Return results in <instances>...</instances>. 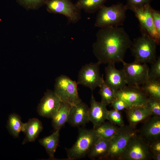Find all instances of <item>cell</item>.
Segmentation results:
<instances>
[{
    "label": "cell",
    "mask_w": 160,
    "mask_h": 160,
    "mask_svg": "<svg viewBox=\"0 0 160 160\" xmlns=\"http://www.w3.org/2000/svg\"><path fill=\"white\" fill-rule=\"evenodd\" d=\"M93 44V52L101 64L121 62L132 41L124 28L120 26L100 28Z\"/></svg>",
    "instance_id": "cell-1"
},
{
    "label": "cell",
    "mask_w": 160,
    "mask_h": 160,
    "mask_svg": "<svg viewBox=\"0 0 160 160\" xmlns=\"http://www.w3.org/2000/svg\"><path fill=\"white\" fill-rule=\"evenodd\" d=\"M128 9L126 4L122 3L109 7L104 5L98 10L95 25L100 28L123 25Z\"/></svg>",
    "instance_id": "cell-2"
},
{
    "label": "cell",
    "mask_w": 160,
    "mask_h": 160,
    "mask_svg": "<svg viewBox=\"0 0 160 160\" xmlns=\"http://www.w3.org/2000/svg\"><path fill=\"white\" fill-rule=\"evenodd\" d=\"M157 45L151 37L142 33L141 36L134 39L129 49L134 61L141 63L151 64L157 59Z\"/></svg>",
    "instance_id": "cell-3"
},
{
    "label": "cell",
    "mask_w": 160,
    "mask_h": 160,
    "mask_svg": "<svg viewBox=\"0 0 160 160\" xmlns=\"http://www.w3.org/2000/svg\"><path fill=\"white\" fill-rule=\"evenodd\" d=\"M98 138L93 129L79 128L75 143L71 148L66 149L68 159L76 160L85 157Z\"/></svg>",
    "instance_id": "cell-4"
},
{
    "label": "cell",
    "mask_w": 160,
    "mask_h": 160,
    "mask_svg": "<svg viewBox=\"0 0 160 160\" xmlns=\"http://www.w3.org/2000/svg\"><path fill=\"white\" fill-rule=\"evenodd\" d=\"M149 143L137 134L130 139L119 160L151 159Z\"/></svg>",
    "instance_id": "cell-5"
},
{
    "label": "cell",
    "mask_w": 160,
    "mask_h": 160,
    "mask_svg": "<svg viewBox=\"0 0 160 160\" xmlns=\"http://www.w3.org/2000/svg\"><path fill=\"white\" fill-rule=\"evenodd\" d=\"M77 82L65 75H61L55 80L54 91L62 102L74 105L81 100L79 95Z\"/></svg>",
    "instance_id": "cell-6"
},
{
    "label": "cell",
    "mask_w": 160,
    "mask_h": 160,
    "mask_svg": "<svg viewBox=\"0 0 160 160\" xmlns=\"http://www.w3.org/2000/svg\"><path fill=\"white\" fill-rule=\"evenodd\" d=\"M137 133L135 128L129 125L119 127L116 133L109 140V159L119 160L129 141Z\"/></svg>",
    "instance_id": "cell-7"
},
{
    "label": "cell",
    "mask_w": 160,
    "mask_h": 160,
    "mask_svg": "<svg viewBox=\"0 0 160 160\" xmlns=\"http://www.w3.org/2000/svg\"><path fill=\"white\" fill-rule=\"evenodd\" d=\"M122 70L128 85L140 86L149 80V68L146 63H141L134 61L127 63L124 61Z\"/></svg>",
    "instance_id": "cell-8"
},
{
    "label": "cell",
    "mask_w": 160,
    "mask_h": 160,
    "mask_svg": "<svg viewBox=\"0 0 160 160\" xmlns=\"http://www.w3.org/2000/svg\"><path fill=\"white\" fill-rule=\"evenodd\" d=\"M45 4L48 12L62 15L71 23H76L81 18V10L71 0H48Z\"/></svg>",
    "instance_id": "cell-9"
},
{
    "label": "cell",
    "mask_w": 160,
    "mask_h": 160,
    "mask_svg": "<svg viewBox=\"0 0 160 160\" xmlns=\"http://www.w3.org/2000/svg\"><path fill=\"white\" fill-rule=\"evenodd\" d=\"M100 64L91 62L82 66L79 72L77 83L90 89L92 91L99 87L103 76L100 70Z\"/></svg>",
    "instance_id": "cell-10"
},
{
    "label": "cell",
    "mask_w": 160,
    "mask_h": 160,
    "mask_svg": "<svg viewBox=\"0 0 160 160\" xmlns=\"http://www.w3.org/2000/svg\"><path fill=\"white\" fill-rule=\"evenodd\" d=\"M151 7L148 4L139 8L134 9L133 11L138 20L142 33H145L151 37L157 45L160 43V35L154 26L151 9Z\"/></svg>",
    "instance_id": "cell-11"
},
{
    "label": "cell",
    "mask_w": 160,
    "mask_h": 160,
    "mask_svg": "<svg viewBox=\"0 0 160 160\" xmlns=\"http://www.w3.org/2000/svg\"><path fill=\"white\" fill-rule=\"evenodd\" d=\"M116 98L121 99L130 106H146L148 97L140 86L128 85L115 92Z\"/></svg>",
    "instance_id": "cell-12"
},
{
    "label": "cell",
    "mask_w": 160,
    "mask_h": 160,
    "mask_svg": "<svg viewBox=\"0 0 160 160\" xmlns=\"http://www.w3.org/2000/svg\"><path fill=\"white\" fill-rule=\"evenodd\" d=\"M61 102L54 91L47 90L38 105L37 112L41 116L52 119L58 110Z\"/></svg>",
    "instance_id": "cell-13"
},
{
    "label": "cell",
    "mask_w": 160,
    "mask_h": 160,
    "mask_svg": "<svg viewBox=\"0 0 160 160\" xmlns=\"http://www.w3.org/2000/svg\"><path fill=\"white\" fill-rule=\"evenodd\" d=\"M137 132L149 144L160 140V117L152 115L149 117Z\"/></svg>",
    "instance_id": "cell-14"
},
{
    "label": "cell",
    "mask_w": 160,
    "mask_h": 160,
    "mask_svg": "<svg viewBox=\"0 0 160 160\" xmlns=\"http://www.w3.org/2000/svg\"><path fill=\"white\" fill-rule=\"evenodd\" d=\"M114 63H110L105 68V84L115 92L124 88L127 83L123 70L117 69Z\"/></svg>",
    "instance_id": "cell-15"
},
{
    "label": "cell",
    "mask_w": 160,
    "mask_h": 160,
    "mask_svg": "<svg viewBox=\"0 0 160 160\" xmlns=\"http://www.w3.org/2000/svg\"><path fill=\"white\" fill-rule=\"evenodd\" d=\"M89 108L87 105L82 101L72 105L67 122L74 127L85 125L89 121Z\"/></svg>",
    "instance_id": "cell-16"
},
{
    "label": "cell",
    "mask_w": 160,
    "mask_h": 160,
    "mask_svg": "<svg viewBox=\"0 0 160 160\" xmlns=\"http://www.w3.org/2000/svg\"><path fill=\"white\" fill-rule=\"evenodd\" d=\"M90 104L89 110V121L92 123L93 129H94L107 119L108 110L106 105L95 100L93 94L91 95Z\"/></svg>",
    "instance_id": "cell-17"
},
{
    "label": "cell",
    "mask_w": 160,
    "mask_h": 160,
    "mask_svg": "<svg viewBox=\"0 0 160 160\" xmlns=\"http://www.w3.org/2000/svg\"><path fill=\"white\" fill-rule=\"evenodd\" d=\"M129 125L134 127L152 115L150 109L144 105H133L126 109Z\"/></svg>",
    "instance_id": "cell-18"
},
{
    "label": "cell",
    "mask_w": 160,
    "mask_h": 160,
    "mask_svg": "<svg viewBox=\"0 0 160 160\" xmlns=\"http://www.w3.org/2000/svg\"><path fill=\"white\" fill-rule=\"evenodd\" d=\"M43 129L41 121L36 118L29 119L27 122L23 123L22 131L25 136L22 144L34 142Z\"/></svg>",
    "instance_id": "cell-19"
},
{
    "label": "cell",
    "mask_w": 160,
    "mask_h": 160,
    "mask_svg": "<svg viewBox=\"0 0 160 160\" xmlns=\"http://www.w3.org/2000/svg\"><path fill=\"white\" fill-rule=\"evenodd\" d=\"M109 140L99 137L89 150L87 155L92 160L109 159Z\"/></svg>",
    "instance_id": "cell-20"
},
{
    "label": "cell",
    "mask_w": 160,
    "mask_h": 160,
    "mask_svg": "<svg viewBox=\"0 0 160 160\" xmlns=\"http://www.w3.org/2000/svg\"><path fill=\"white\" fill-rule=\"evenodd\" d=\"M59 131L54 130L51 135L39 140V143L44 148L51 160L55 159L54 154L59 143Z\"/></svg>",
    "instance_id": "cell-21"
},
{
    "label": "cell",
    "mask_w": 160,
    "mask_h": 160,
    "mask_svg": "<svg viewBox=\"0 0 160 160\" xmlns=\"http://www.w3.org/2000/svg\"><path fill=\"white\" fill-rule=\"evenodd\" d=\"M72 106L69 103L61 101L58 110L52 118V124L54 130H60L67 122Z\"/></svg>",
    "instance_id": "cell-22"
},
{
    "label": "cell",
    "mask_w": 160,
    "mask_h": 160,
    "mask_svg": "<svg viewBox=\"0 0 160 160\" xmlns=\"http://www.w3.org/2000/svg\"><path fill=\"white\" fill-rule=\"evenodd\" d=\"M119 127L110 122L105 121L97 127L93 129L97 136L109 140L117 132Z\"/></svg>",
    "instance_id": "cell-23"
},
{
    "label": "cell",
    "mask_w": 160,
    "mask_h": 160,
    "mask_svg": "<svg viewBox=\"0 0 160 160\" xmlns=\"http://www.w3.org/2000/svg\"><path fill=\"white\" fill-rule=\"evenodd\" d=\"M23 124L18 115L12 113L9 116L6 127L10 135L17 138L22 131Z\"/></svg>",
    "instance_id": "cell-24"
},
{
    "label": "cell",
    "mask_w": 160,
    "mask_h": 160,
    "mask_svg": "<svg viewBox=\"0 0 160 160\" xmlns=\"http://www.w3.org/2000/svg\"><path fill=\"white\" fill-rule=\"evenodd\" d=\"M107 0H78L75 4L80 9L89 13H94L103 5Z\"/></svg>",
    "instance_id": "cell-25"
},
{
    "label": "cell",
    "mask_w": 160,
    "mask_h": 160,
    "mask_svg": "<svg viewBox=\"0 0 160 160\" xmlns=\"http://www.w3.org/2000/svg\"><path fill=\"white\" fill-rule=\"evenodd\" d=\"M140 87L148 97L160 99V79L149 80Z\"/></svg>",
    "instance_id": "cell-26"
},
{
    "label": "cell",
    "mask_w": 160,
    "mask_h": 160,
    "mask_svg": "<svg viewBox=\"0 0 160 160\" xmlns=\"http://www.w3.org/2000/svg\"><path fill=\"white\" fill-rule=\"evenodd\" d=\"M99 87V93L101 99V102L106 105L111 104L116 98L115 92L105 84L103 76Z\"/></svg>",
    "instance_id": "cell-27"
},
{
    "label": "cell",
    "mask_w": 160,
    "mask_h": 160,
    "mask_svg": "<svg viewBox=\"0 0 160 160\" xmlns=\"http://www.w3.org/2000/svg\"><path fill=\"white\" fill-rule=\"evenodd\" d=\"M48 0H16L20 6L27 10L37 9L44 4Z\"/></svg>",
    "instance_id": "cell-28"
},
{
    "label": "cell",
    "mask_w": 160,
    "mask_h": 160,
    "mask_svg": "<svg viewBox=\"0 0 160 160\" xmlns=\"http://www.w3.org/2000/svg\"><path fill=\"white\" fill-rule=\"evenodd\" d=\"M107 119L112 124L118 127L124 125L121 113L120 111L114 109L108 111Z\"/></svg>",
    "instance_id": "cell-29"
},
{
    "label": "cell",
    "mask_w": 160,
    "mask_h": 160,
    "mask_svg": "<svg viewBox=\"0 0 160 160\" xmlns=\"http://www.w3.org/2000/svg\"><path fill=\"white\" fill-rule=\"evenodd\" d=\"M149 80L160 79V57L151 63L148 72Z\"/></svg>",
    "instance_id": "cell-30"
},
{
    "label": "cell",
    "mask_w": 160,
    "mask_h": 160,
    "mask_svg": "<svg viewBox=\"0 0 160 160\" xmlns=\"http://www.w3.org/2000/svg\"><path fill=\"white\" fill-rule=\"evenodd\" d=\"M146 106L151 110L152 115L160 117V99L148 97Z\"/></svg>",
    "instance_id": "cell-31"
},
{
    "label": "cell",
    "mask_w": 160,
    "mask_h": 160,
    "mask_svg": "<svg viewBox=\"0 0 160 160\" xmlns=\"http://www.w3.org/2000/svg\"><path fill=\"white\" fill-rule=\"evenodd\" d=\"M126 4L128 9L131 10L140 8L147 4H150L153 0H127Z\"/></svg>",
    "instance_id": "cell-32"
},
{
    "label": "cell",
    "mask_w": 160,
    "mask_h": 160,
    "mask_svg": "<svg viewBox=\"0 0 160 160\" xmlns=\"http://www.w3.org/2000/svg\"><path fill=\"white\" fill-rule=\"evenodd\" d=\"M111 104L114 109L119 111L131 107L124 101L117 98H116Z\"/></svg>",
    "instance_id": "cell-33"
},
{
    "label": "cell",
    "mask_w": 160,
    "mask_h": 160,
    "mask_svg": "<svg viewBox=\"0 0 160 160\" xmlns=\"http://www.w3.org/2000/svg\"><path fill=\"white\" fill-rule=\"evenodd\" d=\"M151 11L154 26L157 32L160 35V12L152 7Z\"/></svg>",
    "instance_id": "cell-34"
},
{
    "label": "cell",
    "mask_w": 160,
    "mask_h": 160,
    "mask_svg": "<svg viewBox=\"0 0 160 160\" xmlns=\"http://www.w3.org/2000/svg\"><path fill=\"white\" fill-rule=\"evenodd\" d=\"M149 147L151 155L160 153V140L151 143Z\"/></svg>",
    "instance_id": "cell-35"
},
{
    "label": "cell",
    "mask_w": 160,
    "mask_h": 160,
    "mask_svg": "<svg viewBox=\"0 0 160 160\" xmlns=\"http://www.w3.org/2000/svg\"><path fill=\"white\" fill-rule=\"evenodd\" d=\"M151 157L154 160H160V153L152 154Z\"/></svg>",
    "instance_id": "cell-36"
}]
</instances>
